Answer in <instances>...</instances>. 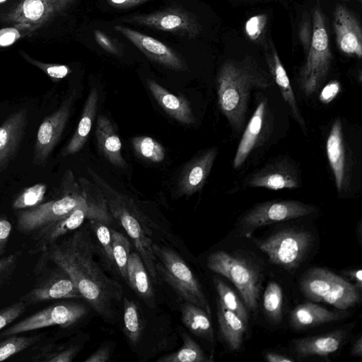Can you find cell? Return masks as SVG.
Segmentation results:
<instances>
[{"instance_id":"41","label":"cell","mask_w":362,"mask_h":362,"mask_svg":"<svg viewBox=\"0 0 362 362\" xmlns=\"http://www.w3.org/2000/svg\"><path fill=\"white\" fill-rule=\"evenodd\" d=\"M80 347L78 346H71L65 349L50 351L49 349L42 350L33 361H47V362H71L78 353Z\"/></svg>"},{"instance_id":"30","label":"cell","mask_w":362,"mask_h":362,"mask_svg":"<svg viewBox=\"0 0 362 362\" xmlns=\"http://www.w3.org/2000/svg\"><path fill=\"white\" fill-rule=\"evenodd\" d=\"M98 101V91L95 88H92L86 100L83 113L76 130L64 149L63 156L76 153L83 147L95 117Z\"/></svg>"},{"instance_id":"51","label":"cell","mask_w":362,"mask_h":362,"mask_svg":"<svg viewBox=\"0 0 362 362\" xmlns=\"http://www.w3.org/2000/svg\"><path fill=\"white\" fill-rule=\"evenodd\" d=\"M152 0H107V3L116 8H128L141 5Z\"/></svg>"},{"instance_id":"12","label":"cell","mask_w":362,"mask_h":362,"mask_svg":"<svg viewBox=\"0 0 362 362\" xmlns=\"http://www.w3.org/2000/svg\"><path fill=\"white\" fill-rule=\"evenodd\" d=\"M313 205L297 200H275L255 205L239 221L242 230L250 231L257 228L308 216L315 212Z\"/></svg>"},{"instance_id":"46","label":"cell","mask_w":362,"mask_h":362,"mask_svg":"<svg viewBox=\"0 0 362 362\" xmlns=\"http://www.w3.org/2000/svg\"><path fill=\"white\" fill-rule=\"evenodd\" d=\"M341 90V86L338 81L334 80L326 84L320 93V100L324 104L332 102Z\"/></svg>"},{"instance_id":"26","label":"cell","mask_w":362,"mask_h":362,"mask_svg":"<svg viewBox=\"0 0 362 362\" xmlns=\"http://www.w3.org/2000/svg\"><path fill=\"white\" fill-rule=\"evenodd\" d=\"M146 83L152 95L170 116L184 124L195 123L190 103L185 97L175 95L153 80L148 79Z\"/></svg>"},{"instance_id":"27","label":"cell","mask_w":362,"mask_h":362,"mask_svg":"<svg viewBox=\"0 0 362 362\" xmlns=\"http://www.w3.org/2000/svg\"><path fill=\"white\" fill-rule=\"evenodd\" d=\"M95 136L98 147L105 157L114 165L125 168L122 154V143L110 119L99 115L97 119Z\"/></svg>"},{"instance_id":"32","label":"cell","mask_w":362,"mask_h":362,"mask_svg":"<svg viewBox=\"0 0 362 362\" xmlns=\"http://www.w3.org/2000/svg\"><path fill=\"white\" fill-rule=\"evenodd\" d=\"M123 332L129 344L136 346L145 329V320L138 305L132 300L123 298Z\"/></svg>"},{"instance_id":"33","label":"cell","mask_w":362,"mask_h":362,"mask_svg":"<svg viewBox=\"0 0 362 362\" xmlns=\"http://www.w3.org/2000/svg\"><path fill=\"white\" fill-rule=\"evenodd\" d=\"M182 346L175 352L163 356L157 362H207L206 356L199 345L186 332L182 334Z\"/></svg>"},{"instance_id":"50","label":"cell","mask_w":362,"mask_h":362,"mask_svg":"<svg viewBox=\"0 0 362 362\" xmlns=\"http://www.w3.org/2000/svg\"><path fill=\"white\" fill-rule=\"evenodd\" d=\"M110 352L108 347H101L84 360V362H107L110 360Z\"/></svg>"},{"instance_id":"5","label":"cell","mask_w":362,"mask_h":362,"mask_svg":"<svg viewBox=\"0 0 362 362\" xmlns=\"http://www.w3.org/2000/svg\"><path fill=\"white\" fill-rule=\"evenodd\" d=\"M100 184L112 218L119 223L132 239L151 281L156 283V258L152 248L151 231L144 218L132 200L124 197L110 187H105L103 182Z\"/></svg>"},{"instance_id":"8","label":"cell","mask_w":362,"mask_h":362,"mask_svg":"<svg viewBox=\"0 0 362 362\" xmlns=\"http://www.w3.org/2000/svg\"><path fill=\"white\" fill-rule=\"evenodd\" d=\"M207 267L213 272L229 279L238 290L245 307L255 311L262 286L259 269L248 259L236 254L218 250L206 259Z\"/></svg>"},{"instance_id":"40","label":"cell","mask_w":362,"mask_h":362,"mask_svg":"<svg viewBox=\"0 0 362 362\" xmlns=\"http://www.w3.org/2000/svg\"><path fill=\"white\" fill-rule=\"evenodd\" d=\"M47 186L43 183H37L25 189L13 202L16 209H28L40 204L44 199Z\"/></svg>"},{"instance_id":"24","label":"cell","mask_w":362,"mask_h":362,"mask_svg":"<svg viewBox=\"0 0 362 362\" xmlns=\"http://www.w3.org/2000/svg\"><path fill=\"white\" fill-rule=\"evenodd\" d=\"M348 315L345 310H329L320 305L307 302L298 305L292 310L290 321L293 329H302L335 322Z\"/></svg>"},{"instance_id":"3","label":"cell","mask_w":362,"mask_h":362,"mask_svg":"<svg viewBox=\"0 0 362 362\" xmlns=\"http://www.w3.org/2000/svg\"><path fill=\"white\" fill-rule=\"evenodd\" d=\"M325 15L320 6H315L309 16L303 18L299 28V39L305 60L299 71L298 83L307 96L318 91L325 82L332 62L329 39Z\"/></svg>"},{"instance_id":"35","label":"cell","mask_w":362,"mask_h":362,"mask_svg":"<svg viewBox=\"0 0 362 362\" xmlns=\"http://www.w3.org/2000/svg\"><path fill=\"white\" fill-rule=\"evenodd\" d=\"M263 307L269 320L279 324L282 320L283 291L279 284L270 281L264 292Z\"/></svg>"},{"instance_id":"34","label":"cell","mask_w":362,"mask_h":362,"mask_svg":"<svg viewBox=\"0 0 362 362\" xmlns=\"http://www.w3.org/2000/svg\"><path fill=\"white\" fill-rule=\"evenodd\" d=\"M89 226L95 235L99 244L98 249L104 263L109 270L116 274L115 271L118 269L113 256L110 228L107 227L108 225L97 220H89Z\"/></svg>"},{"instance_id":"49","label":"cell","mask_w":362,"mask_h":362,"mask_svg":"<svg viewBox=\"0 0 362 362\" xmlns=\"http://www.w3.org/2000/svg\"><path fill=\"white\" fill-rule=\"evenodd\" d=\"M19 37L18 31L12 28H4L0 30V46H8L13 43Z\"/></svg>"},{"instance_id":"23","label":"cell","mask_w":362,"mask_h":362,"mask_svg":"<svg viewBox=\"0 0 362 362\" xmlns=\"http://www.w3.org/2000/svg\"><path fill=\"white\" fill-rule=\"evenodd\" d=\"M266 61L269 74L273 81L278 86L283 99L288 105L295 120L300 126L303 131L306 132V124L298 108L288 76L279 59L277 51L272 45H270L269 47L267 49Z\"/></svg>"},{"instance_id":"29","label":"cell","mask_w":362,"mask_h":362,"mask_svg":"<svg viewBox=\"0 0 362 362\" xmlns=\"http://www.w3.org/2000/svg\"><path fill=\"white\" fill-rule=\"evenodd\" d=\"M217 318L220 334L228 348L238 351L243 343L246 324L234 313L217 300Z\"/></svg>"},{"instance_id":"20","label":"cell","mask_w":362,"mask_h":362,"mask_svg":"<svg viewBox=\"0 0 362 362\" xmlns=\"http://www.w3.org/2000/svg\"><path fill=\"white\" fill-rule=\"evenodd\" d=\"M333 29L339 49L344 54L362 57V30L356 16L341 4L335 7Z\"/></svg>"},{"instance_id":"7","label":"cell","mask_w":362,"mask_h":362,"mask_svg":"<svg viewBox=\"0 0 362 362\" xmlns=\"http://www.w3.org/2000/svg\"><path fill=\"white\" fill-rule=\"evenodd\" d=\"M158 276L173 289L179 298L193 303L211 315L207 298L197 278L185 261L172 249L152 244Z\"/></svg>"},{"instance_id":"43","label":"cell","mask_w":362,"mask_h":362,"mask_svg":"<svg viewBox=\"0 0 362 362\" xmlns=\"http://www.w3.org/2000/svg\"><path fill=\"white\" fill-rule=\"evenodd\" d=\"M27 303L23 300L18 301L4 309L0 310V329L11 323L24 313Z\"/></svg>"},{"instance_id":"4","label":"cell","mask_w":362,"mask_h":362,"mask_svg":"<svg viewBox=\"0 0 362 362\" xmlns=\"http://www.w3.org/2000/svg\"><path fill=\"white\" fill-rule=\"evenodd\" d=\"M88 195L85 201L62 218L32 234L37 241L31 253L45 252L63 235L78 229L85 220H97L110 225L112 218L105 197L96 185L86 180Z\"/></svg>"},{"instance_id":"16","label":"cell","mask_w":362,"mask_h":362,"mask_svg":"<svg viewBox=\"0 0 362 362\" xmlns=\"http://www.w3.org/2000/svg\"><path fill=\"white\" fill-rule=\"evenodd\" d=\"M272 122L268 100L263 98L243 131L233 160L235 169L240 168L253 149L260 145L272 126Z\"/></svg>"},{"instance_id":"13","label":"cell","mask_w":362,"mask_h":362,"mask_svg":"<svg viewBox=\"0 0 362 362\" xmlns=\"http://www.w3.org/2000/svg\"><path fill=\"white\" fill-rule=\"evenodd\" d=\"M87 313L86 307L79 303L54 304L6 328L0 333V339L49 326L59 325L64 328L67 327L78 322Z\"/></svg>"},{"instance_id":"53","label":"cell","mask_w":362,"mask_h":362,"mask_svg":"<svg viewBox=\"0 0 362 362\" xmlns=\"http://www.w3.org/2000/svg\"><path fill=\"white\" fill-rule=\"evenodd\" d=\"M264 358L269 362H293V359L283 354L274 352H268L264 355Z\"/></svg>"},{"instance_id":"19","label":"cell","mask_w":362,"mask_h":362,"mask_svg":"<svg viewBox=\"0 0 362 362\" xmlns=\"http://www.w3.org/2000/svg\"><path fill=\"white\" fill-rule=\"evenodd\" d=\"M114 28L151 60L176 71L186 69V64L179 54L158 40L123 25H117Z\"/></svg>"},{"instance_id":"56","label":"cell","mask_w":362,"mask_h":362,"mask_svg":"<svg viewBox=\"0 0 362 362\" xmlns=\"http://www.w3.org/2000/svg\"><path fill=\"white\" fill-rule=\"evenodd\" d=\"M5 1V0H0V2H2V1Z\"/></svg>"},{"instance_id":"2","label":"cell","mask_w":362,"mask_h":362,"mask_svg":"<svg viewBox=\"0 0 362 362\" xmlns=\"http://www.w3.org/2000/svg\"><path fill=\"white\" fill-rule=\"evenodd\" d=\"M274 81L252 57L229 59L220 67L216 80L218 103L231 127L240 132L252 90L271 88Z\"/></svg>"},{"instance_id":"17","label":"cell","mask_w":362,"mask_h":362,"mask_svg":"<svg viewBox=\"0 0 362 362\" xmlns=\"http://www.w3.org/2000/svg\"><path fill=\"white\" fill-rule=\"evenodd\" d=\"M300 183L298 168L284 158L269 163L252 174L246 182L248 187L272 190L296 189L300 186Z\"/></svg>"},{"instance_id":"45","label":"cell","mask_w":362,"mask_h":362,"mask_svg":"<svg viewBox=\"0 0 362 362\" xmlns=\"http://www.w3.org/2000/svg\"><path fill=\"white\" fill-rule=\"evenodd\" d=\"M94 37L97 44L105 51L113 54H118L119 48L117 44L105 33L95 30H94Z\"/></svg>"},{"instance_id":"28","label":"cell","mask_w":362,"mask_h":362,"mask_svg":"<svg viewBox=\"0 0 362 362\" xmlns=\"http://www.w3.org/2000/svg\"><path fill=\"white\" fill-rule=\"evenodd\" d=\"M127 284L148 306L154 307L155 297L152 281L138 252L129 254L127 262Z\"/></svg>"},{"instance_id":"21","label":"cell","mask_w":362,"mask_h":362,"mask_svg":"<svg viewBox=\"0 0 362 362\" xmlns=\"http://www.w3.org/2000/svg\"><path fill=\"white\" fill-rule=\"evenodd\" d=\"M28 110L21 109L9 115L0 126V170L15 157L25 135Z\"/></svg>"},{"instance_id":"11","label":"cell","mask_w":362,"mask_h":362,"mask_svg":"<svg viewBox=\"0 0 362 362\" xmlns=\"http://www.w3.org/2000/svg\"><path fill=\"white\" fill-rule=\"evenodd\" d=\"M127 23L170 32L192 39L202 30L198 18L180 6H171L147 14H136L123 18Z\"/></svg>"},{"instance_id":"6","label":"cell","mask_w":362,"mask_h":362,"mask_svg":"<svg viewBox=\"0 0 362 362\" xmlns=\"http://www.w3.org/2000/svg\"><path fill=\"white\" fill-rule=\"evenodd\" d=\"M304 296L314 302H325L339 310H346L361 300L360 290L352 283L329 270L313 267L300 281Z\"/></svg>"},{"instance_id":"37","label":"cell","mask_w":362,"mask_h":362,"mask_svg":"<svg viewBox=\"0 0 362 362\" xmlns=\"http://www.w3.org/2000/svg\"><path fill=\"white\" fill-rule=\"evenodd\" d=\"M115 262L119 274L127 284V262L130 254V243L120 232L110 228Z\"/></svg>"},{"instance_id":"31","label":"cell","mask_w":362,"mask_h":362,"mask_svg":"<svg viewBox=\"0 0 362 362\" xmlns=\"http://www.w3.org/2000/svg\"><path fill=\"white\" fill-rule=\"evenodd\" d=\"M180 308L182 321L185 327L195 336L214 342L211 315L202 308L189 302H185Z\"/></svg>"},{"instance_id":"18","label":"cell","mask_w":362,"mask_h":362,"mask_svg":"<svg viewBox=\"0 0 362 362\" xmlns=\"http://www.w3.org/2000/svg\"><path fill=\"white\" fill-rule=\"evenodd\" d=\"M82 298L68 273L57 266L47 278L21 298L27 305L57 299Z\"/></svg>"},{"instance_id":"38","label":"cell","mask_w":362,"mask_h":362,"mask_svg":"<svg viewBox=\"0 0 362 362\" xmlns=\"http://www.w3.org/2000/svg\"><path fill=\"white\" fill-rule=\"evenodd\" d=\"M135 153L141 158L153 163H160L165 158L163 146L154 139L140 136L132 139Z\"/></svg>"},{"instance_id":"44","label":"cell","mask_w":362,"mask_h":362,"mask_svg":"<svg viewBox=\"0 0 362 362\" xmlns=\"http://www.w3.org/2000/svg\"><path fill=\"white\" fill-rule=\"evenodd\" d=\"M21 255V252H17L0 259V283H4L11 274Z\"/></svg>"},{"instance_id":"55","label":"cell","mask_w":362,"mask_h":362,"mask_svg":"<svg viewBox=\"0 0 362 362\" xmlns=\"http://www.w3.org/2000/svg\"><path fill=\"white\" fill-rule=\"evenodd\" d=\"M342 1H349V0H342ZM358 1H360V2L361 1V0H358Z\"/></svg>"},{"instance_id":"10","label":"cell","mask_w":362,"mask_h":362,"mask_svg":"<svg viewBox=\"0 0 362 362\" xmlns=\"http://www.w3.org/2000/svg\"><path fill=\"white\" fill-rule=\"evenodd\" d=\"M80 182L81 187H75L59 199L20 211L17 216L18 230L32 235L71 211L88 195L86 180L82 178Z\"/></svg>"},{"instance_id":"39","label":"cell","mask_w":362,"mask_h":362,"mask_svg":"<svg viewBox=\"0 0 362 362\" xmlns=\"http://www.w3.org/2000/svg\"><path fill=\"white\" fill-rule=\"evenodd\" d=\"M6 337L0 341V361L22 351L35 343L38 337H17L15 335Z\"/></svg>"},{"instance_id":"36","label":"cell","mask_w":362,"mask_h":362,"mask_svg":"<svg viewBox=\"0 0 362 362\" xmlns=\"http://www.w3.org/2000/svg\"><path fill=\"white\" fill-rule=\"evenodd\" d=\"M214 284L218 296V300L229 310L237 315L246 325L248 314L245 305L239 300L236 293L221 279L214 277Z\"/></svg>"},{"instance_id":"52","label":"cell","mask_w":362,"mask_h":362,"mask_svg":"<svg viewBox=\"0 0 362 362\" xmlns=\"http://www.w3.org/2000/svg\"><path fill=\"white\" fill-rule=\"evenodd\" d=\"M343 275L350 279L353 284L360 291L362 288V271L358 269H351L342 272Z\"/></svg>"},{"instance_id":"48","label":"cell","mask_w":362,"mask_h":362,"mask_svg":"<svg viewBox=\"0 0 362 362\" xmlns=\"http://www.w3.org/2000/svg\"><path fill=\"white\" fill-rule=\"evenodd\" d=\"M43 68L48 76L55 80L62 79L71 72L69 68L65 65H51Z\"/></svg>"},{"instance_id":"54","label":"cell","mask_w":362,"mask_h":362,"mask_svg":"<svg viewBox=\"0 0 362 362\" xmlns=\"http://www.w3.org/2000/svg\"><path fill=\"white\" fill-rule=\"evenodd\" d=\"M351 354L353 356L361 357L362 356V337H359L355 341L351 350Z\"/></svg>"},{"instance_id":"15","label":"cell","mask_w":362,"mask_h":362,"mask_svg":"<svg viewBox=\"0 0 362 362\" xmlns=\"http://www.w3.org/2000/svg\"><path fill=\"white\" fill-rule=\"evenodd\" d=\"M72 98H68L40 125L34 148L33 162L44 163L59 141L70 115Z\"/></svg>"},{"instance_id":"47","label":"cell","mask_w":362,"mask_h":362,"mask_svg":"<svg viewBox=\"0 0 362 362\" xmlns=\"http://www.w3.org/2000/svg\"><path fill=\"white\" fill-rule=\"evenodd\" d=\"M11 230L12 224L10 221L0 216V255L4 252Z\"/></svg>"},{"instance_id":"42","label":"cell","mask_w":362,"mask_h":362,"mask_svg":"<svg viewBox=\"0 0 362 362\" xmlns=\"http://www.w3.org/2000/svg\"><path fill=\"white\" fill-rule=\"evenodd\" d=\"M267 23L265 13L255 15L249 18L245 25V31L247 37L254 42L260 40Z\"/></svg>"},{"instance_id":"1","label":"cell","mask_w":362,"mask_h":362,"mask_svg":"<svg viewBox=\"0 0 362 362\" xmlns=\"http://www.w3.org/2000/svg\"><path fill=\"white\" fill-rule=\"evenodd\" d=\"M97 249L90 230L78 228L45 252L68 273L82 298L93 310L101 317L110 320L115 316V304L122 300L123 289L117 281L105 274L95 260Z\"/></svg>"},{"instance_id":"25","label":"cell","mask_w":362,"mask_h":362,"mask_svg":"<svg viewBox=\"0 0 362 362\" xmlns=\"http://www.w3.org/2000/svg\"><path fill=\"white\" fill-rule=\"evenodd\" d=\"M345 335L344 330L338 329L322 335L296 339L293 341L294 351L300 358L328 356L341 346Z\"/></svg>"},{"instance_id":"22","label":"cell","mask_w":362,"mask_h":362,"mask_svg":"<svg viewBox=\"0 0 362 362\" xmlns=\"http://www.w3.org/2000/svg\"><path fill=\"white\" fill-rule=\"evenodd\" d=\"M217 154V148H209L200 153L187 165L179 182L181 194L191 195L203 187Z\"/></svg>"},{"instance_id":"14","label":"cell","mask_w":362,"mask_h":362,"mask_svg":"<svg viewBox=\"0 0 362 362\" xmlns=\"http://www.w3.org/2000/svg\"><path fill=\"white\" fill-rule=\"evenodd\" d=\"M326 152L338 193L347 192L351 184L352 162L339 118L332 124L326 141Z\"/></svg>"},{"instance_id":"9","label":"cell","mask_w":362,"mask_h":362,"mask_svg":"<svg viewBox=\"0 0 362 362\" xmlns=\"http://www.w3.org/2000/svg\"><path fill=\"white\" fill-rule=\"evenodd\" d=\"M313 239L308 230L290 228L256 240L255 244L272 263L286 269H293L303 261Z\"/></svg>"}]
</instances>
